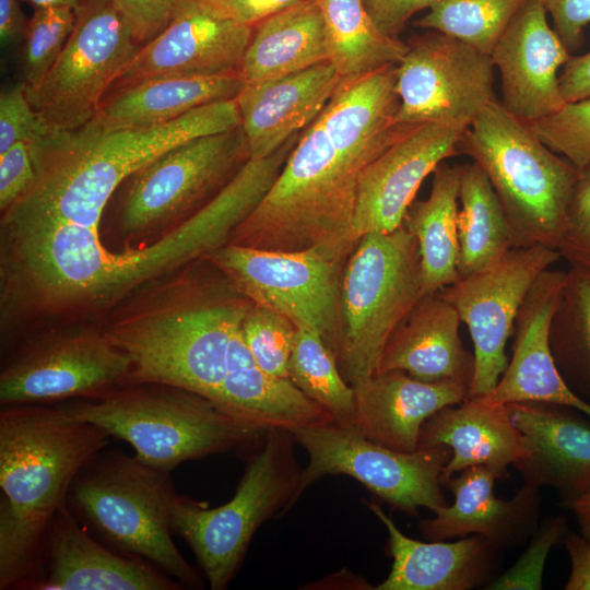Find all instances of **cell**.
<instances>
[{
  "mask_svg": "<svg viewBox=\"0 0 590 590\" xmlns=\"http://www.w3.org/2000/svg\"><path fill=\"white\" fill-rule=\"evenodd\" d=\"M240 126L236 99L214 102L172 121L71 131L37 130L30 142L35 180L2 212L0 260L32 296L68 309L95 308L131 283L135 262L99 237L109 199L132 174L189 140Z\"/></svg>",
  "mask_w": 590,
  "mask_h": 590,
  "instance_id": "cell-1",
  "label": "cell"
},
{
  "mask_svg": "<svg viewBox=\"0 0 590 590\" xmlns=\"http://www.w3.org/2000/svg\"><path fill=\"white\" fill-rule=\"evenodd\" d=\"M397 64L343 80L300 132L279 176L229 243L271 251L314 249L347 260L358 180L406 129L396 123Z\"/></svg>",
  "mask_w": 590,
  "mask_h": 590,
  "instance_id": "cell-2",
  "label": "cell"
},
{
  "mask_svg": "<svg viewBox=\"0 0 590 590\" xmlns=\"http://www.w3.org/2000/svg\"><path fill=\"white\" fill-rule=\"evenodd\" d=\"M252 304L203 257L138 290L101 328L130 361L127 385L175 386L217 404L232 340Z\"/></svg>",
  "mask_w": 590,
  "mask_h": 590,
  "instance_id": "cell-3",
  "label": "cell"
},
{
  "mask_svg": "<svg viewBox=\"0 0 590 590\" xmlns=\"http://www.w3.org/2000/svg\"><path fill=\"white\" fill-rule=\"evenodd\" d=\"M99 426L60 405L0 411V589L33 574L49 524L80 469L109 441Z\"/></svg>",
  "mask_w": 590,
  "mask_h": 590,
  "instance_id": "cell-4",
  "label": "cell"
},
{
  "mask_svg": "<svg viewBox=\"0 0 590 590\" xmlns=\"http://www.w3.org/2000/svg\"><path fill=\"white\" fill-rule=\"evenodd\" d=\"M59 405L125 440L138 459L167 473L188 460L256 450L267 433L205 397L156 382L130 384L99 398Z\"/></svg>",
  "mask_w": 590,
  "mask_h": 590,
  "instance_id": "cell-5",
  "label": "cell"
},
{
  "mask_svg": "<svg viewBox=\"0 0 590 590\" xmlns=\"http://www.w3.org/2000/svg\"><path fill=\"white\" fill-rule=\"evenodd\" d=\"M176 495L170 473L120 450L102 449L75 475L67 505L103 544L150 563L184 588L199 589L200 574L172 539Z\"/></svg>",
  "mask_w": 590,
  "mask_h": 590,
  "instance_id": "cell-6",
  "label": "cell"
},
{
  "mask_svg": "<svg viewBox=\"0 0 590 590\" xmlns=\"http://www.w3.org/2000/svg\"><path fill=\"white\" fill-rule=\"evenodd\" d=\"M458 151L486 175L504 209L514 247L558 249L578 178L573 164L497 99L465 129Z\"/></svg>",
  "mask_w": 590,
  "mask_h": 590,
  "instance_id": "cell-7",
  "label": "cell"
},
{
  "mask_svg": "<svg viewBox=\"0 0 590 590\" xmlns=\"http://www.w3.org/2000/svg\"><path fill=\"white\" fill-rule=\"evenodd\" d=\"M293 434L268 429L249 456L235 495L226 504L208 508L175 496L170 528L192 550L212 590H224L238 571L259 527L284 515L300 497L302 471Z\"/></svg>",
  "mask_w": 590,
  "mask_h": 590,
  "instance_id": "cell-8",
  "label": "cell"
},
{
  "mask_svg": "<svg viewBox=\"0 0 590 590\" xmlns=\"http://www.w3.org/2000/svg\"><path fill=\"white\" fill-rule=\"evenodd\" d=\"M425 295L418 243L404 224L357 240L342 276L335 357L350 385L377 373L389 339Z\"/></svg>",
  "mask_w": 590,
  "mask_h": 590,
  "instance_id": "cell-9",
  "label": "cell"
},
{
  "mask_svg": "<svg viewBox=\"0 0 590 590\" xmlns=\"http://www.w3.org/2000/svg\"><path fill=\"white\" fill-rule=\"evenodd\" d=\"M248 160L241 126L166 151L128 178L118 236L156 241L212 200Z\"/></svg>",
  "mask_w": 590,
  "mask_h": 590,
  "instance_id": "cell-10",
  "label": "cell"
},
{
  "mask_svg": "<svg viewBox=\"0 0 590 590\" xmlns=\"http://www.w3.org/2000/svg\"><path fill=\"white\" fill-rule=\"evenodd\" d=\"M138 50L111 0L83 3L55 64L37 86L26 88L38 130L71 131L90 122Z\"/></svg>",
  "mask_w": 590,
  "mask_h": 590,
  "instance_id": "cell-11",
  "label": "cell"
},
{
  "mask_svg": "<svg viewBox=\"0 0 590 590\" xmlns=\"http://www.w3.org/2000/svg\"><path fill=\"white\" fill-rule=\"evenodd\" d=\"M308 455L299 494L324 475L344 474L362 483L392 510L417 516L449 505L441 493L440 475L451 457L445 446L403 452L379 445L356 426L337 423L292 432Z\"/></svg>",
  "mask_w": 590,
  "mask_h": 590,
  "instance_id": "cell-12",
  "label": "cell"
},
{
  "mask_svg": "<svg viewBox=\"0 0 590 590\" xmlns=\"http://www.w3.org/2000/svg\"><path fill=\"white\" fill-rule=\"evenodd\" d=\"M129 373V358L102 328H52L24 338L2 366L0 403L99 398L126 386Z\"/></svg>",
  "mask_w": 590,
  "mask_h": 590,
  "instance_id": "cell-13",
  "label": "cell"
},
{
  "mask_svg": "<svg viewBox=\"0 0 590 590\" xmlns=\"http://www.w3.org/2000/svg\"><path fill=\"white\" fill-rule=\"evenodd\" d=\"M253 304L316 331L337 357L341 334V286L346 260L321 252L271 251L226 244L205 256Z\"/></svg>",
  "mask_w": 590,
  "mask_h": 590,
  "instance_id": "cell-14",
  "label": "cell"
},
{
  "mask_svg": "<svg viewBox=\"0 0 590 590\" xmlns=\"http://www.w3.org/2000/svg\"><path fill=\"white\" fill-rule=\"evenodd\" d=\"M489 54L447 34L427 30L408 43L397 64L396 123L412 128L444 123L467 129L494 101Z\"/></svg>",
  "mask_w": 590,
  "mask_h": 590,
  "instance_id": "cell-15",
  "label": "cell"
},
{
  "mask_svg": "<svg viewBox=\"0 0 590 590\" xmlns=\"http://www.w3.org/2000/svg\"><path fill=\"white\" fill-rule=\"evenodd\" d=\"M560 257L557 249L514 247L487 268L438 291L458 311L473 342L470 396H488L508 365L506 345L518 311L539 276Z\"/></svg>",
  "mask_w": 590,
  "mask_h": 590,
  "instance_id": "cell-16",
  "label": "cell"
},
{
  "mask_svg": "<svg viewBox=\"0 0 590 590\" xmlns=\"http://www.w3.org/2000/svg\"><path fill=\"white\" fill-rule=\"evenodd\" d=\"M253 31L202 0H179L168 24L139 48L117 82L239 73Z\"/></svg>",
  "mask_w": 590,
  "mask_h": 590,
  "instance_id": "cell-17",
  "label": "cell"
},
{
  "mask_svg": "<svg viewBox=\"0 0 590 590\" xmlns=\"http://www.w3.org/2000/svg\"><path fill=\"white\" fill-rule=\"evenodd\" d=\"M465 129L425 123L406 129L362 172L352 221L358 240L367 233L399 228L423 180L458 153Z\"/></svg>",
  "mask_w": 590,
  "mask_h": 590,
  "instance_id": "cell-18",
  "label": "cell"
},
{
  "mask_svg": "<svg viewBox=\"0 0 590 590\" xmlns=\"http://www.w3.org/2000/svg\"><path fill=\"white\" fill-rule=\"evenodd\" d=\"M20 589L179 590L184 586L150 563L92 538L66 503L54 516L37 565Z\"/></svg>",
  "mask_w": 590,
  "mask_h": 590,
  "instance_id": "cell-19",
  "label": "cell"
},
{
  "mask_svg": "<svg viewBox=\"0 0 590 590\" xmlns=\"http://www.w3.org/2000/svg\"><path fill=\"white\" fill-rule=\"evenodd\" d=\"M539 0H527L510 20L491 57L500 75L502 105L533 122L564 104L559 69L570 58Z\"/></svg>",
  "mask_w": 590,
  "mask_h": 590,
  "instance_id": "cell-20",
  "label": "cell"
},
{
  "mask_svg": "<svg viewBox=\"0 0 590 590\" xmlns=\"http://www.w3.org/2000/svg\"><path fill=\"white\" fill-rule=\"evenodd\" d=\"M507 404L524 449L514 464L523 484L554 488L564 508L590 492V423L562 404Z\"/></svg>",
  "mask_w": 590,
  "mask_h": 590,
  "instance_id": "cell-21",
  "label": "cell"
},
{
  "mask_svg": "<svg viewBox=\"0 0 590 590\" xmlns=\"http://www.w3.org/2000/svg\"><path fill=\"white\" fill-rule=\"evenodd\" d=\"M567 271L545 270L518 311L512 354L492 399L502 403L547 402L576 409L590 417V403L566 384L553 357L550 333Z\"/></svg>",
  "mask_w": 590,
  "mask_h": 590,
  "instance_id": "cell-22",
  "label": "cell"
},
{
  "mask_svg": "<svg viewBox=\"0 0 590 590\" xmlns=\"http://www.w3.org/2000/svg\"><path fill=\"white\" fill-rule=\"evenodd\" d=\"M497 479L483 465L468 468L458 476L440 477L455 502L437 508L434 518L421 520L423 538L444 541L479 534L497 552L523 544L538 528L539 489L522 484L514 497L502 499L494 493Z\"/></svg>",
  "mask_w": 590,
  "mask_h": 590,
  "instance_id": "cell-23",
  "label": "cell"
},
{
  "mask_svg": "<svg viewBox=\"0 0 590 590\" xmlns=\"http://www.w3.org/2000/svg\"><path fill=\"white\" fill-rule=\"evenodd\" d=\"M342 81L326 61L280 78L245 83L235 99L250 160L273 154L307 128Z\"/></svg>",
  "mask_w": 590,
  "mask_h": 590,
  "instance_id": "cell-24",
  "label": "cell"
},
{
  "mask_svg": "<svg viewBox=\"0 0 590 590\" xmlns=\"http://www.w3.org/2000/svg\"><path fill=\"white\" fill-rule=\"evenodd\" d=\"M352 387L355 426L368 439L403 452L418 449L427 418L470 396V387L463 382H427L403 370L377 373Z\"/></svg>",
  "mask_w": 590,
  "mask_h": 590,
  "instance_id": "cell-25",
  "label": "cell"
},
{
  "mask_svg": "<svg viewBox=\"0 0 590 590\" xmlns=\"http://www.w3.org/2000/svg\"><path fill=\"white\" fill-rule=\"evenodd\" d=\"M445 446L451 457L440 477L471 467L483 465L498 479L523 456L521 435L508 404L488 396H469L462 402L441 409L423 424L418 449Z\"/></svg>",
  "mask_w": 590,
  "mask_h": 590,
  "instance_id": "cell-26",
  "label": "cell"
},
{
  "mask_svg": "<svg viewBox=\"0 0 590 590\" xmlns=\"http://www.w3.org/2000/svg\"><path fill=\"white\" fill-rule=\"evenodd\" d=\"M388 532L392 566L378 590H469L487 585L496 554L479 534L456 542H422L404 535L374 502H365Z\"/></svg>",
  "mask_w": 590,
  "mask_h": 590,
  "instance_id": "cell-27",
  "label": "cell"
},
{
  "mask_svg": "<svg viewBox=\"0 0 590 590\" xmlns=\"http://www.w3.org/2000/svg\"><path fill=\"white\" fill-rule=\"evenodd\" d=\"M461 322L438 292L425 295L389 339L377 373L403 370L422 381L453 380L471 387L474 357L463 346Z\"/></svg>",
  "mask_w": 590,
  "mask_h": 590,
  "instance_id": "cell-28",
  "label": "cell"
},
{
  "mask_svg": "<svg viewBox=\"0 0 590 590\" xmlns=\"http://www.w3.org/2000/svg\"><path fill=\"white\" fill-rule=\"evenodd\" d=\"M217 404L263 430L276 428L292 433L335 423L330 413L291 379L271 375L259 367L245 342L241 328L231 343L227 375Z\"/></svg>",
  "mask_w": 590,
  "mask_h": 590,
  "instance_id": "cell-29",
  "label": "cell"
},
{
  "mask_svg": "<svg viewBox=\"0 0 590 590\" xmlns=\"http://www.w3.org/2000/svg\"><path fill=\"white\" fill-rule=\"evenodd\" d=\"M244 85L239 73L145 79L121 86L102 103L92 121L109 130L160 125L201 106L234 99Z\"/></svg>",
  "mask_w": 590,
  "mask_h": 590,
  "instance_id": "cell-30",
  "label": "cell"
},
{
  "mask_svg": "<svg viewBox=\"0 0 590 590\" xmlns=\"http://www.w3.org/2000/svg\"><path fill=\"white\" fill-rule=\"evenodd\" d=\"M329 61L318 0L283 10L255 26L239 74L245 83L295 73Z\"/></svg>",
  "mask_w": 590,
  "mask_h": 590,
  "instance_id": "cell-31",
  "label": "cell"
},
{
  "mask_svg": "<svg viewBox=\"0 0 590 590\" xmlns=\"http://www.w3.org/2000/svg\"><path fill=\"white\" fill-rule=\"evenodd\" d=\"M459 186L460 166L441 163L434 170L428 198L413 201L403 221L418 243L426 295L436 293L460 279Z\"/></svg>",
  "mask_w": 590,
  "mask_h": 590,
  "instance_id": "cell-32",
  "label": "cell"
},
{
  "mask_svg": "<svg viewBox=\"0 0 590 590\" xmlns=\"http://www.w3.org/2000/svg\"><path fill=\"white\" fill-rule=\"evenodd\" d=\"M329 51V62L343 80L359 78L398 64L408 44L384 33L364 0H318Z\"/></svg>",
  "mask_w": 590,
  "mask_h": 590,
  "instance_id": "cell-33",
  "label": "cell"
},
{
  "mask_svg": "<svg viewBox=\"0 0 590 590\" xmlns=\"http://www.w3.org/2000/svg\"><path fill=\"white\" fill-rule=\"evenodd\" d=\"M458 238L460 278L487 268L514 248L504 209L473 162L460 166Z\"/></svg>",
  "mask_w": 590,
  "mask_h": 590,
  "instance_id": "cell-34",
  "label": "cell"
},
{
  "mask_svg": "<svg viewBox=\"0 0 590 590\" xmlns=\"http://www.w3.org/2000/svg\"><path fill=\"white\" fill-rule=\"evenodd\" d=\"M550 343L569 388L590 403V271H567L553 317Z\"/></svg>",
  "mask_w": 590,
  "mask_h": 590,
  "instance_id": "cell-35",
  "label": "cell"
},
{
  "mask_svg": "<svg viewBox=\"0 0 590 590\" xmlns=\"http://www.w3.org/2000/svg\"><path fill=\"white\" fill-rule=\"evenodd\" d=\"M290 379L330 413L337 424L355 426L353 387L344 379L334 355L316 331L297 329L290 361Z\"/></svg>",
  "mask_w": 590,
  "mask_h": 590,
  "instance_id": "cell-36",
  "label": "cell"
},
{
  "mask_svg": "<svg viewBox=\"0 0 590 590\" xmlns=\"http://www.w3.org/2000/svg\"><path fill=\"white\" fill-rule=\"evenodd\" d=\"M527 0H436L414 22L425 30L459 38L486 54Z\"/></svg>",
  "mask_w": 590,
  "mask_h": 590,
  "instance_id": "cell-37",
  "label": "cell"
},
{
  "mask_svg": "<svg viewBox=\"0 0 590 590\" xmlns=\"http://www.w3.org/2000/svg\"><path fill=\"white\" fill-rule=\"evenodd\" d=\"M76 22L70 7L36 9L28 21L23 47L26 88L37 86L63 50Z\"/></svg>",
  "mask_w": 590,
  "mask_h": 590,
  "instance_id": "cell-38",
  "label": "cell"
},
{
  "mask_svg": "<svg viewBox=\"0 0 590 590\" xmlns=\"http://www.w3.org/2000/svg\"><path fill=\"white\" fill-rule=\"evenodd\" d=\"M245 342L264 371L290 379V361L297 328L283 315L252 304L241 323Z\"/></svg>",
  "mask_w": 590,
  "mask_h": 590,
  "instance_id": "cell-39",
  "label": "cell"
},
{
  "mask_svg": "<svg viewBox=\"0 0 590 590\" xmlns=\"http://www.w3.org/2000/svg\"><path fill=\"white\" fill-rule=\"evenodd\" d=\"M530 126L543 143L577 169L590 165V97L567 102Z\"/></svg>",
  "mask_w": 590,
  "mask_h": 590,
  "instance_id": "cell-40",
  "label": "cell"
},
{
  "mask_svg": "<svg viewBox=\"0 0 590 590\" xmlns=\"http://www.w3.org/2000/svg\"><path fill=\"white\" fill-rule=\"evenodd\" d=\"M567 519L563 515L548 518L533 532L530 543L518 560L503 575L491 580L489 590H540L543 570L553 546L563 542Z\"/></svg>",
  "mask_w": 590,
  "mask_h": 590,
  "instance_id": "cell-41",
  "label": "cell"
},
{
  "mask_svg": "<svg viewBox=\"0 0 590 590\" xmlns=\"http://www.w3.org/2000/svg\"><path fill=\"white\" fill-rule=\"evenodd\" d=\"M557 250L570 267L590 271V165L578 169Z\"/></svg>",
  "mask_w": 590,
  "mask_h": 590,
  "instance_id": "cell-42",
  "label": "cell"
},
{
  "mask_svg": "<svg viewBox=\"0 0 590 590\" xmlns=\"http://www.w3.org/2000/svg\"><path fill=\"white\" fill-rule=\"evenodd\" d=\"M37 130L38 117L25 83L4 88L0 94V154L17 142H31Z\"/></svg>",
  "mask_w": 590,
  "mask_h": 590,
  "instance_id": "cell-43",
  "label": "cell"
},
{
  "mask_svg": "<svg viewBox=\"0 0 590 590\" xmlns=\"http://www.w3.org/2000/svg\"><path fill=\"white\" fill-rule=\"evenodd\" d=\"M35 168L31 143L21 141L0 154V210L10 208L33 185Z\"/></svg>",
  "mask_w": 590,
  "mask_h": 590,
  "instance_id": "cell-44",
  "label": "cell"
},
{
  "mask_svg": "<svg viewBox=\"0 0 590 590\" xmlns=\"http://www.w3.org/2000/svg\"><path fill=\"white\" fill-rule=\"evenodd\" d=\"M179 0H111L138 44L148 43L168 24Z\"/></svg>",
  "mask_w": 590,
  "mask_h": 590,
  "instance_id": "cell-45",
  "label": "cell"
},
{
  "mask_svg": "<svg viewBox=\"0 0 590 590\" xmlns=\"http://www.w3.org/2000/svg\"><path fill=\"white\" fill-rule=\"evenodd\" d=\"M553 21L554 31L571 54L583 43L590 24V0H539Z\"/></svg>",
  "mask_w": 590,
  "mask_h": 590,
  "instance_id": "cell-46",
  "label": "cell"
},
{
  "mask_svg": "<svg viewBox=\"0 0 590 590\" xmlns=\"http://www.w3.org/2000/svg\"><path fill=\"white\" fill-rule=\"evenodd\" d=\"M219 14L256 26L266 19L308 0H202Z\"/></svg>",
  "mask_w": 590,
  "mask_h": 590,
  "instance_id": "cell-47",
  "label": "cell"
},
{
  "mask_svg": "<svg viewBox=\"0 0 590 590\" xmlns=\"http://www.w3.org/2000/svg\"><path fill=\"white\" fill-rule=\"evenodd\" d=\"M436 0H364L378 27L399 37L406 22L418 11L429 9Z\"/></svg>",
  "mask_w": 590,
  "mask_h": 590,
  "instance_id": "cell-48",
  "label": "cell"
},
{
  "mask_svg": "<svg viewBox=\"0 0 590 590\" xmlns=\"http://www.w3.org/2000/svg\"><path fill=\"white\" fill-rule=\"evenodd\" d=\"M559 90L565 103L590 97V51L570 56L559 72Z\"/></svg>",
  "mask_w": 590,
  "mask_h": 590,
  "instance_id": "cell-49",
  "label": "cell"
},
{
  "mask_svg": "<svg viewBox=\"0 0 590 590\" xmlns=\"http://www.w3.org/2000/svg\"><path fill=\"white\" fill-rule=\"evenodd\" d=\"M563 543L571 562L566 590H590V542L575 531H567Z\"/></svg>",
  "mask_w": 590,
  "mask_h": 590,
  "instance_id": "cell-50",
  "label": "cell"
},
{
  "mask_svg": "<svg viewBox=\"0 0 590 590\" xmlns=\"http://www.w3.org/2000/svg\"><path fill=\"white\" fill-rule=\"evenodd\" d=\"M27 24L17 0H0V42L2 48L24 40Z\"/></svg>",
  "mask_w": 590,
  "mask_h": 590,
  "instance_id": "cell-51",
  "label": "cell"
},
{
  "mask_svg": "<svg viewBox=\"0 0 590 590\" xmlns=\"http://www.w3.org/2000/svg\"><path fill=\"white\" fill-rule=\"evenodd\" d=\"M579 523L581 534L590 542V492L568 506Z\"/></svg>",
  "mask_w": 590,
  "mask_h": 590,
  "instance_id": "cell-52",
  "label": "cell"
},
{
  "mask_svg": "<svg viewBox=\"0 0 590 590\" xmlns=\"http://www.w3.org/2000/svg\"><path fill=\"white\" fill-rule=\"evenodd\" d=\"M36 9L54 8V7H70L79 10L84 0H28Z\"/></svg>",
  "mask_w": 590,
  "mask_h": 590,
  "instance_id": "cell-53",
  "label": "cell"
}]
</instances>
